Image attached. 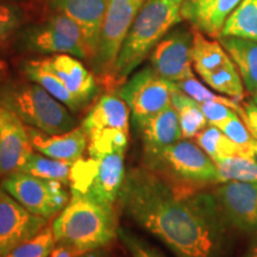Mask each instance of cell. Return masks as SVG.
I'll return each instance as SVG.
<instances>
[{"mask_svg":"<svg viewBox=\"0 0 257 257\" xmlns=\"http://www.w3.org/2000/svg\"><path fill=\"white\" fill-rule=\"evenodd\" d=\"M72 163L51 159L41 153H32L21 172L28 173L37 178L55 180L62 184H68Z\"/></svg>","mask_w":257,"mask_h":257,"instance_id":"83f0119b","label":"cell"},{"mask_svg":"<svg viewBox=\"0 0 257 257\" xmlns=\"http://www.w3.org/2000/svg\"><path fill=\"white\" fill-rule=\"evenodd\" d=\"M81 126L88 138V156L125 153L128 144L130 108L118 92H108L93 105Z\"/></svg>","mask_w":257,"mask_h":257,"instance_id":"8992f818","label":"cell"},{"mask_svg":"<svg viewBox=\"0 0 257 257\" xmlns=\"http://www.w3.org/2000/svg\"><path fill=\"white\" fill-rule=\"evenodd\" d=\"M113 206L72 192L69 202L51 224L57 243L78 253L107 246L119 229Z\"/></svg>","mask_w":257,"mask_h":257,"instance_id":"7a4b0ae2","label":"cell"},{"mask_svg":"<svg viewBox=\"0 0 257 257\" xmlns=\"http://www.w3.org/2000/svg\"><path fill=\"white\" fill-rule=\"evenodd\" d=\"M0 110H2V105H0Z\"/></svg>","mask_w":257,"mask_h":257,"instance_id":"ee69618b","label":"cell"},{"mask_svg":"<svg viewBox=\"0 0 257 257\" xmlns=\"http://www.w3.org/2000/svg\"><path fill=\"white\" fill-rule=\"evenodd\" d=\"M63 185L55 180L16 172L4 176L0 187L27 210L49 220L57 216L70 200Z\"/></svg>","mask_w":257,"mask_h":257,"instance_id":"9c48e42d","label":"cell"},{"mask_svg":"<svg viewBox=\"0 0 257 257\" xmlns=\"http://www.w3.org/2000/svg\"><path fill=\"white\" fill-rule=\"evenodd\" d=\"M48 225L0 187V256L32 238Z\"/></svg>","mask_w":257,"mask_h":257,"instance_id":"4fadbf2b","label":"cell"},{"mask_svg":"<svg viewBox=\"0 0 257 257\" xmlns=\"http://www.w3.org/2000/svg\"><path fill=\"white\" fill-rule=\"evenodd\" d=\"M136 130L141 134L144 154L159 152L182 140L179 117L173 105L144 121Z\"/></svg>","mask_w":257,"mask_h":257,"instance_id":"ffe728a7","label":"cell"},{"mask_svg":"<svg viewBox=\"0 0 257 257\" xmlns=\"http://www.w3.org/2000/svg\"><path fill=\"white\" fill-rule=\"evenodd\" d=\"M182 3L184 0H147L121 44L111 86L123 85L157 43L182 21Z\"/></svg>","mask_w":257,"mask_h":257,"instance_id":"3957f363","label":"cell"},{"mask_svg":"<svg viewBox=\"0 0 257 257\" xmlns=\"http://www.w3.org/2000/svg\"><path fill=\"white\" fill-rule=\"evenodd\" d=\"M24 21L25 12L21 5L0 0V49L14 40Z\"/></svg>","mask_w":257,"mask_h":257,"instance_id":"1f68e13d","label":"cell"},{"mask_svg":"<svg viewBox=\"0 0 257 257\" xmlns=\"http://www.w3.org/2000/svg\"><path fill=\"white\" fill-rule=\"evenodd\" d=\"M147 0H107L94 57L89 63L96 78L111 86L118 54L128 29Z\"/></svg>","mask_w":257,"mask_h":257,"instance_id":"ba28073f","label":"cell"},{"mask_svg":"<svg viewBox=\"0 0 257 257\" xmlns=\"http://www.w3.org/2000/svg\"><path fill=\"white\" fill-rule=\"evenodd\" d=\"M212 193L229 226L257 238V182L225 181Z\"/></svg>","mask_w":257,"mask_h":257,"instance_id":"8fae6325","label":"cell"},{"mask_svg":"<svg viewBox=\"0 0 257 257\" xmlns=\"http://www.w3.org/2000/svg\"><path fill=\"white\" fill-rule=\"evenodd\" d=\"M6 73H8V64L4 60L0 59V83L5 80Z\"/></svg>","mask_w":257,"mask_h":257,"instance_id":"60d3db41","label":"cell"},{"mask_svg":"<svg viewBox=\"0 0 257 257\" xmlns=\"http://www.w3.org/2000/svg\"><path fill=\"white\" fill-rule=\"evenodd\" d=\"M0 105L25 125L48 135L67 133L76 125L67 106L30 80L0 83Z\"/></svg>","mask_w":257,"mask_h":257,"instance_id":"5b68a950","label":"cell"},{"mask_svg":"<svg viewBox=\"0 0 257 257\" xmlns=\"http://www.w3.org/2000/svg\"><path fill=\"white\" fill-rule=\"evenodd\" d=\"M118 237L131 257H167L156 246L126 227L118 229Z\"/></svg>","mask_w":257,"mask_h":257,"instance_id":"d6a6232c","label":"cell"},{"mask_svg":"<svg viewBox=\"0 0 257 257\" xmlns=\"http://www.w3.org/2000/svg\"><path fill=\"white\" fill-rule=\"evenodd\" d=\"M143 160L144 167L178 188L198 191L223 182L214 161L191 140L144 154Z\"/></svg>","mask_w":257,"mask_h":257,"instance_id":"277c9868","label":"cell"},{"mask_svg":"<svg viewBox=\"0 0 257 257\" xmlns=\"http://www.w3.org/2000/svg\"><path fill=\"white\" fill-rule=\"evenodd\" d=\"M242 0H184L182 19L189 22L194 30L219 38L225 22Z\"/></svg>","mask_w":257,"mask_h":257,"instance_id":"ac0fdd59","label":"cell"},{"mask_svg":"<svg viewBox=\"0 0 257 257\" xmlns=\"http://www.w3.org/2000/svg\"><path fill=\"white\" fill-rule=\"evenodd\" d=\"M56 244L57 240L53 227L51 225H47L36 236L25 240L0 257H50Z\"/></svg>","mask_w":257,"mask_h":257,"instance_id":"f546056e","label":"cell"},{"mask_svg":"<svg viewBox=\"0 0 257 257\" xmlns=\"http://www.w3.org/2000/svg\"><path fill=\"white\" fill-rule=\"evenodd\" d=\"M252 101L255 102V104H257V94H255V95H252Z\"/></svg>","mask_w":257,"mask_h":257,"instance_id":"b9f144b4","label":"cell"},{"mask_svg":"<svg viewBox=\"0 0 257 257\" xmlns=\"http://www.w3.org/2000/svg\"><path fill=\"white\" fill-rule=\"evenodd\" d=\"M192 43L193 32L186 29L169 31L153 49L150 66L160 76L173 83L193 78Z\"/></svg>","mask_w":257,"mask_h":257,"instance_id":"7c38bea8","label":"cell"},{"mask_svg":"<svg viewBox=\"0 0 257 257\" xmlns=\"http://www.w3.org/2000/svg\"><path fill=\"white\" fill-rule=\"evenodd\" d=\"M194 142L211 157L214 162L226 157L243 155V149L238 144L216 126L207 125L194 137Z\"/></svg>","mask_w":257,"mask_h":257,"instance_id":"4316f807","label":"cell"},{"mask_svg":"<svg viewBox=\"0 0 257 257\" xmlns=\"http://www.w3.org/2000/svg\"><path fill=\"white\" fill-rule=\"evenodd\" d=\"M244 107V123L251 134V136L257 141V104L252 100L246 102Z\"/></svg>","mask_w":257,"mask_h":257,"instance_id":"d590c367","label":"cell"},{"mask_svg":"<svg viewBox=\"0 0 257 257\" xmlns=\"http://www.w3.org/2000/svg\"><path fill=\"white\" fill-rule=\"evenodd\" d=\"M22 70L28 80L36 82L41 87L62 102L64 106L73 112H79L83 110L82 105L78 99L68 91L61 79L55 73L47 66L43 59H32L24 61L22 64Z\"/></svg>","mask_w":257,"mask_h":257,"instance_id":"7402d4cb","label":"cell"},{"mask_svg":"<svg viewBox=\"0 0 257 257\" xmlns=\"http://www.w3.org/2000/svg\"><path fill=\"white\" fill-rule=\"evenodd\" d=\"M175 87L179 88L180 91H182L186 94L191 96V98L197 100L198 102H219V104L226 105L227 107L232 108L233 111H236L237 113L242 119H244V107L239 104L238 101L234 100L229 96L221 95L219 93L211 91L210 88H207L206 86H204L200 81H198L195 79V76L193 78L182 80V81L174 83Z\"/></svg>","mask_w":257,"mask_h":257,"instance_id":"4dcf8cb0","label":"cell"},{"mask_svg":"<svg viewBox=\"0 0 257 257\" xmlns=\"http://www.w3.org/2000/svg\"><path fill=\"white\" fill-rule=\"evenodd\" d=\"M76 255H79V253L75 250L64 245V244L57 243L50 257H75Z\"/></svg>","mask_w":257,"mask_h":257,"instance_id":"8d00e7d4","label":"cell"},{"mask_svg":"<svg viewBox=\"0 0 257 257\" xmlns=\"http://www.w3.org/2000/svg\"><path fill=\"white\" fill-rule=\"evenodd\" d=\"M191 55L193 68L200 78L231 61L220 42L208 40L198 30L193 31Z\"/></svg>","mask_w":257,"mask_h":257,"instance_id":"603a6c76","label":"cell"},{"mask_svg":"<svg viewBox=\"0 0 257 257\" xmlns=\"http://www.w3.org/2000/svg\"><path fill=\"white\" fill-rule=\"evenodd\" d=\"M174 83L160 76L153 67H146L120 85L119 94L130 108L135 127L172 105Z\"/></svg>","mask_w":257,"mask_h":257,"instance_id":"30bf717a","label":"cell"},{"mask_svg":"<svg viewBox=\"0 0 257 257\" xmlns=\"http://www.w3.org/2000/svg\"><path fill=\"white\" fill-rule=\"evenodd\" d=\"M219 130L226 135L230 140H232L234 143L238 144V146L244 149L252 142L255 138L251 136L250 131L246 127L245 123L238 114H234L232 118H230L229 120L221 126Z\"/></svg>","mask_w":257,"mask_h":257,"instance_id":"836d02e7","label":"cell"},{"mask_svg":"<svg viewBox=\"0 0 257 257\" xmlns=\"http://www.w3.org/2000/svg\"><path fill=\"white\" fill-rule=\"evenodd\" d=\"M15 46L25 53L54 55V54H69L79 59L88 61L85 47L73 38L60 31L47 18L42 23L23 25L15 38Z\"/></svg>","mask_w":257,"mask_h":257,"instance_id":"5bb4252c","label":"cell"},{"mask_svg":"<svg viewBox=\"0 0 257 257\" xmlns=\"http://www.w3.org/2000/svg\"><path fill=\"white\" fill-rule=\"evenodd\" d=\"M28 130L34 149L51 159L74 163L87 150L88 138L82 126L59 135H48L30 126Z\"/></svg>","mask_w":257,"mask_h":257,"instance_id":"d6986e66","label":"cell"},{"mask_svg":"<svg viewBox=\"0 0 257 257\" xmlns=\"http://www.w3.org/2000/svg\"><path fill=\"white\" fill-rule=\"evenodd\" d=\"M201 79L214 92L229 96L234 100H242L245 95L243 80L232 60L213 72L201 76Z\"/></svg>","mask_w":257,"mask_h":257,"instance_id":"484cf974","label":"cell"},{"mask_svg":"<svg viewBox=\"0 0 257 257\" xmlns=\"http://www.w3.org/2000/svg\"><path fill=\"white\" fill-rule=\"evenodd\" d=\"M34 153L28 126L15 113L0 110V175L21 172Z\"/></svg>","mask_w":257,"mask_h":257,"instance_id":"9a60e30c","label":"cell"},{"mask_svg":"<svg viewBox=\"0 0 257 257\" xmlns=\"http://www.w3.org/2000/svg\"><path fill=\"white\" fill-rule=\"evenodd\" d=\"M220 44L236 64L249 94H257V42L238 37H219Z\"/></svg>","mask_w":257,"mask_h":257,"instance_id":"44dd1931","label":"cell"},{"mask_svg":"<svg viewBox=\"0 0 257 257\" xmlns=\"http://www.w3.org/2000/svg\"><path fill=\"white\" fill-rule=\"evenodd\" d=\"M75 257H108V252L106 251L105 248L92 250V251H86L82 253H79Z\"/></svg>","mask_w":257,"mask_h":257,"instance_id":"f35d334b","label":"cell"},{"mask_svg":"<svg viewBox=\"0 0 257 257\" xmlns=\"http://www.w3.org/2000/svg\"><path fill=\"white\" fill-rule=\"evenodd\" d=\"M200 104L201 111L206 118L208 125L220 128L226 123L230 118L234 114H238L232 108L227 107L226 105L219 104V102H199Z\"/></svg>","mask_w":257,"mask_h":257,"instance_id":"e575fe53","label":"cell"},{"mask_svg":"<svg viewBox=\"0 0 257 257\" xmlns=\"http://www.w3.org/2000/svg\"><path fill=\"white\" fill-rule=\"evenodd\" d=\"M172 105L178 113L182 138L185 140H193L208 125L200 104L176 88L175 85L172 91Z\"/></svg>","mask_w":257,"mask_h":257,"instance_id":"cb8c5ba5","label":"cell"},{"mask_svg":"<svg viewBox=\"0 0 257 257\" xmlns=\"http://www.w3.org/2000/svg\"><path fill=\"white\" fill-rule=\"evenodd\" d=\"M221 181L257 182V162L250 157L236 155L214 162Z\"/></svg>","mask_w":257,"mask_h":257,"instance_id":"f1b7e54d","label":"cell"},{"mask_svg":"<svg viewBox=\"0 0 257 257\" xmlns=\"http://www.w3.org/2000/svg\"><path fill=\"white\" fill-rule=\"evenodd\" d=\"M106 3L107 0H50L51 11L68 16L81 28L88 51V64L98 48Z\"/></svg>","mask_w":257,"mask_h":257,"instance_id":"2e32d148","label":"cell"},{"mask_svg":"<svg viewBox=\"0 0 257 257\" xmlns=\"http://www.w3.org/2000/svg\"><path fill=\"white\" fill-rule=\"evenodd\" d=\"M242 257H257V238L251 243L249 249L246 250L245 253Z\"/></svg>","mask_w":257,"mask_h":257,"instance_id":"ab89813d","label":"cell"},{"mask_svg":"<svg viewBox=\"0 0 257 257\" xmlns=\"http://www.w3.org/2000/svg\"><path fill=\"white\" fill-rule=\"evenodd\" d=\"M242 156L250 157V159L257 162V141L256 140H253L248 147L244 148Z\"/></svg>","mask_w":257,"mask_h":257,"instance_id":"74e56055","label":"cell"},{"mask_svg":"<svg viewBox=\"0 0 257 257\" xmlns=\"http://www.w3.org/2000/svg\"><path fill=\"white\" fill-rule=\"evenodd\" d=\"M124 157L125 153H113L86 159L82 156L75 161L69 173L70 192L114 205L126 176Z\"/></svg>","mask_w":257,"mask_h":257,"instance_id":"52a82bcc","label":"cell"},{"mask_svg":"<svg viewBox=\"0 0 257 257\" xmlns=\"http://www.w3.org/2000/svg\"><path fill=\"white\" fill-rule=\"evenodd\" d=\"M43 60L59 76L68 91L78 99L82 107H87L98 93V83L94 73L89 72L79 57L69 54H54L43 57Z\"/></svg>","mask_w":257,"mask_h":257,"instance_id":"e0dca14e","label":"cell"},{"mask_svg":"<svg viewBox=\"0 0 257 257\" xmlns=\"http://www.w3.org/2000/svg\"><path fill=\"white\" fill-rule=\"evenodd\" d=\"M4 2H14V3H18V2H23V0H4Z\"/></svg>","mask_w":257,"mask_h":257,"instance_id":"7bdbcfd3","label":"cell"},{"mask_svg":"<svg viewBox=\"0 0 257 257\" xmlns=\"http://www.w3.org/2000/svg\"><path fill=\"white\" fill-rule=\"evenodd\" d=\"M119 200L125 213L176 257H221L229 224L204 189L178 188L147 167L126 173Z\"/></svg>","mask_w":257,"mask_h":257,"instance_id":"6da1fadb","label":"cell"},{"mask_svg":"<svg viewBox=\"0 0 257 257\" xmlns=\"http://www.w3.org/2000/svg\"><path fill=\"white\" fill-rule=\"evenodd\" d=\"M219 37L257 42V0H242L225 22Z\"/></svg>","mask_w":257,"mask_h":257,"instance_id":"d4e9b609","label":"cell"}]
</instances>
